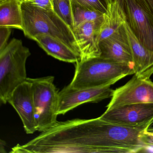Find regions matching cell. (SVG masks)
Here are the masks:
<instances>
[{"mask_svg":"<svg viewBox=\"0 0 153 153\" xmlns=\"http://www.w3.org/2000/svg\"><path fill=\"white\" fill-rule=\"evenodd\" d=\"M31 55L22 41L13 38L0 51V101L6 104L13 90L27 79L26 62Z\"/></svg>","mask_w":153,"mask_h":153,"instance_id":"obj_3","label":"cell"},{"mask_svg":"<svg viewBox=\"0 0 153 153\" xmlns=\"http://www.w3.org/2000/svg\"><path fill=\"white\" fill-rule=\"evenodd\" d=\"M134 63V75L150 79L153 74V52L140 44L127 23H124Z\"/></svg>","mask_w":153,"mask_h":153,"instance_id":"obj_12","label":"cell"},{"mask_svg":"<svg viewBox=\"0 0 153 153\" xmlns=\"http://www.w3.org/2000/svg\"><path fill=\"white\" fill-rule=\"evenodd\" d=\"M82 6L91 9L100 11L103 14L107 13L110 0H75Z\"/></svg>","mask_w":153,"mask_h":153,"instance_id":"obj_18","label":"cell"},{"mask_svg":"<svg viewBox=\"0 0 153 153\" xmlns=\"http://www.w3.org/2000/svg\"><path fill=\"white\" fill-rule=\"evenodd\" d=\"M20 0H0V27L23 30Z\"/></svg>","mask_w":153,"mask_h":153,"instance_id":"obj_14","label":"cell"},{"mask_svg":"<svg viewBox=\"0 0 153 153\" xmlns=\"http://www.w3.org/2000/svg\"><path fill=\"white\" fill-rule=\"evenodd\" d=\"M134 74V69L128 65L97 57L77 62L74 77L69 85L76 88L99 87L113 85Z\"/></svg>","mask_w":153,"mask_h":153,"instance_id":"obj_2","label":"cell"},{"mask_svg":"<svg viewBox=\"0 0 153 153\" xmlns=\"http://www.w3.org/2000/svg\"><path fill=\"white\" fill-rule=\"evenodd\" d=\"M23 30L32 39L38 34H45L63 42L80 57L79 48L72 29L52 9H45L22 3Z\"/></svg>","mask_w":153,"mask_h":153,"instance_id":"obj_1","label":"cell"},{"mask_svg":"<svg viewBox=\"0 0 153 153\" xmlns=\"http://www.w3.org/2000/svg\"><path fill=\"white\" fill-rule=\"evenodd\" d=\"M6 146V142L2 139H0V153H7L5 150V147Z\"/></svg>","mask_w":153,"mask_h":153,"instance_id":"obj_22","label":"cell"},{"mask_svg":"<svg viewBox=\"0 0 153 153\" xmlns=\"http://www.w3.org/2000/svg\"><path fill=\"white\" fill-rule=\"evenodd\" d=\"M111 85L109 84L99 87L76 88L68 85L59 93L58 115L65 114L83 104L97 103L111 97L114 91L111 88Z\"/></svg>","mask_w":153,"mask_h":153,"instance_id":"obj_6","label":"cell"},{"mask_svg":"<svg viewBox=\"0 0 153 153\" xmlns=\"http://www.w3.org/2000/svg\"><path fill=\"white\" fill-rule=\"evenodd\" d=\"M32 84L37 131L43 132L57 123L59 93L54 77L27 78Z\"/></svg>","mask_w":153,"mask_h":153,"instance_id":"obj_4","label":"cell"},{"mask_svg":"<svg viewBox=\"0 0 153 153\" xmlns=\"http://www.w3.org/2000/svg\"><path fill=\"white\" fill-rule=\"evenodd\" d=\"M103 120L125 126H136L153 123V102L131 104L106 110Z\"/></svg>","mask_w":153,"mask_h":153,"instance_id":"obj_8","label":"cell"},{"mask_svg":"<svg viewBox=\"0 0 153 153\" xmlns=\"http://www.w3.org/2000/svg\"><path fill=\"white\" fill-rule=\"evenodd\" d=\"M135 1L143 8L153 15V0H135Z\"/></svg>","mask_w":153,"mask_h":153,"instance_id":"obj_21","label":"cell"},{"mask_svg":"<svg viewBox=\"0 0 153 153\" xmlns=\"http://www.w3.org/2000/svg\"><path fill=\"white\" fill-rule=\"evenodd\" d=\"M102 25L85 22L74 28L73 33L79 48L80 61L100 57L99 36Z\"/></svg>","mask_w":153,"mask_h":153,"instance_id":"obj_11","label":"cell"},{"mask_svg":"<svg viewBox=\"0 0 153 153\" xmlns=\"http://www.w3.org/2000/svg\"><path fill=\"white\" fill-rule=\"evenodd\" d=\"M50 56L59 60L76 63L80 60L79 55L62 41L45 34H38L32 38Z\"/></svg>","mask_w":153,"mask_h":153,"instance_id":"obj_13","label":"cell"},{"mask_svg":"<svg viewBox=\"0 0 153 153\" xmlns=\"http://www.w3.org/2000/svg\"><path fill=\"white\" fill-rule=\"evenodd\" d=\"M71 3L74 28L85 22L103 23L105 14L82 6L75 0H72Z\"/></svg>","mask_w":153,"mask_h":153,"instance_id":"obj_16","label":"cell"},{"mask_svg":"<svg viewBox=\"0 0 153 153\" xmlns=\"http://www.w3.org/2000/svg\"><path fill=\"white\" fill-rule=\"evenodd\" d=\"M53 10L69 26L74 30L72 0H51Z\"/></svg>","mask_w":153,"mask_h":153,"instance_id":"obj_17","label":"cell"},{"mask_svg":"<svg viewBox=\"0 0 153 153\" xmlns=\"http://www.w3.org/2000/svg\"><path fill=\"white\" fill-rule=\"evenodd\" d=\"M126 18V23L141 45L153 52V15L135 0H117Z\"/></svg>","mask_w":153,"mask_h":153,"instance_id":"obj_5","label":"cell"},{"mask_svg":"<svg viewBox=\"0 0 153 153\" xmlns=\"http://www.w3.org/2000/svg\"><path fill=\"white\" fill-rule=\"evenodd\" d=\"M8 102L16 111L26 133L33 134L37 131L33 87L29 80L27 79L13 90Z\"/></svg>","mask_w":153,"mask_h":153,"instance_id":"obj_9","label":"cell"},{"mask_svg":"<svg viewBox=\"0 0 153 153\" xmlns=\"http://www.w3.org/2000/svg\"><path fill=\"white\" fill-rule=\"evenodd\" d=\"M11 28L0 27V51L7 45V41L11 34Z\"/></svg>","mask_w":153,"mask_h":153,"instance_id":"obj_20","label":"cell"},{"mask_svg":"<svg viewBox=\"0 0 153 153\" xmlns=\"http://www.w3.org/2000/svg\"><path fill=\"white\" fill-rule=\"evenodd\" d=\"M126 22V18L117 0H110L107 13L100 30L99 42L112 34Z\"/></svg>","mask_w":153,"mask_h":153,"instance_id":"obj_15","label":"cell"},{"mask_svg":"<svg viewBox=\"0 0 153 153\" xmlns=\"http://www.w3.org/2000/svg\"><path fill=\"white\" fill-rule=\"evenodd\" d=\"M22 3H26L45 9H52L51 0H20Z\"/></svg>","mask_w":153,"mask_h":153,"instance_id":"obj_19","label":"cell"},{"mask_svg":"<svg viewBox=\"0 0 153 153\" xmlns=\"http://www.w3.org/2000/svg\"><path fill=\"white\" fill-rule=\"evenodd\" d=\"M153 102V82L135 75L125 85L114 90L106 110L131 104Z\"/></svg>","mask_w":153,"mask_h":153,"instance_id":"obj_7","label":"cell"},{"mask_svg":"<svg viewBox=\"0 0 153 153\" xmlns=\"http://www.w3.org/2000/svg\"><path fill=\"white\" fill-rule=\"evenodd\" d=\"M147 131L153 133V125H151L150 127H149L147 129Z\"/></svg>","mask_w":153,"mask_h":153,"instance_id":"obj_23","label":"cell"},{"mask_svg":"<svg viewBox=\"0 0 153 153\" xmlns=\"http://www.w3.org/2000/svg\"><path fill=\"white\" fill-rule=\"evenodd\" d=\"M124 23L109 37L99 42L100 57L128 65L134 69V62Z\"/></svg>","mask_w":153,"mask_h":153,"instance_id":"obj_10","label":"cell"}]
</instances>
